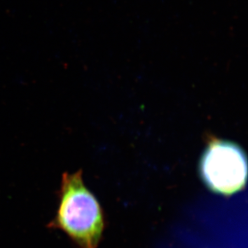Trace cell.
I'll use <instances>...</instances> for the list:
<instances>
[{
  "instance_id": "obj_1",
  "label": "cell",
  "mask_w": 248,
  "mask_h": 248,
  "mask_svg": "<svg viewBox=\"0 0 248 248\" xmlns=\"http://www.w3.org/2000/svg\"><path fill=\"white\" fill-rule=\"evenodd\" d=\"M57 195L56 216L47 227L65 233L78 248H98L106 216L96 196L84 184L82 170L63 173Z\"/></svg>"
},
{
  "instance_id": "obj_2",
  "label": "cell",
  "mask_w": 248,
  "mask_h": 248,
  "mask_svg": "<svg viewBox=\"0 0 248 248\" xmlns=\"http://www.w3.org/2000/svg\"><path fill=\"white\" fill-rule=\"evenodd\" d=\"M199 173L210 191L232 196L246 186V154L234 141L207 135L206 147L199 160Z\"/></svg>"
}]
</instances>
